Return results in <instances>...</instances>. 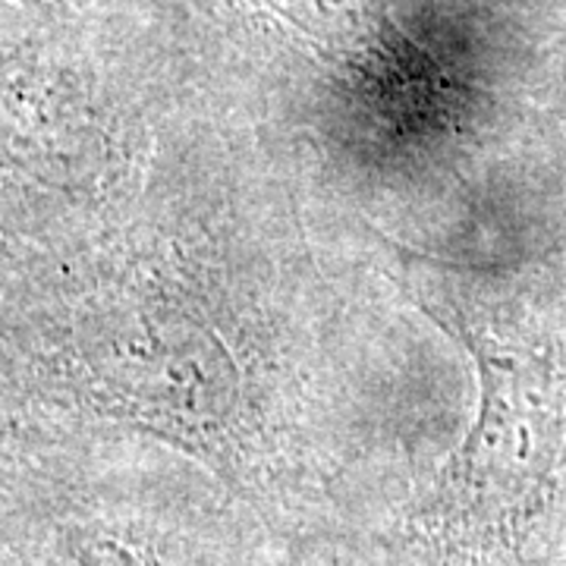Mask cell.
<instances>
[{"label": "cell", "mask_w": 566, "mask_h": 566, "mask_svg": "<svg viewBox=\"0 0 566 566\" xmlns=\"http://www.w3.org/2000/svg\"><path fill=\"white\" fill-rule=\"evenodd\" d=\"M409 277L475 359L482 406L441 472L431 535L463 566H566V331L469 303L441 264Z\"/></svg>", "instance_id": "cell-1"}]
</instances>
